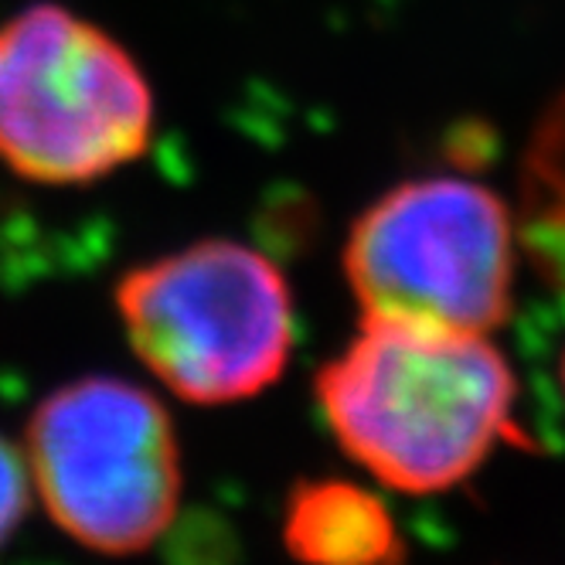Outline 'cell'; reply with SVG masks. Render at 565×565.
Instances as JSON below:
<instances>
[{"instance_id": "obj_9", "label": "cell", "mask_w": 565, "mask_h": 565, "mask_svg": "<svg viewBox=\"0 0 565 565\" xmlns=\"http://www.w3.org/2000/svg\"><path fill=\"white\" fill-rule=\"evenodd\" d=\"M558 388H562V398H565V348L558 354Z\"/></svg>"}, {"instance_id": "obj_6", "label": "cell", "mask_w": 565, "mask_h": 565, "mask_svg": "<svg viewBox=\"0 0 565 565\" xmlns=\"http://www.w3.org/2000/svg\"><path fill=\"white\" fill-rule=\"evenodd\" d=\"M282 548L297 565H406L392 508L344 477L300 480L282 501Z\"/></svg>"}, {"instance_id": "obj_4", "label": "cell", "mask_w": 565, "mask_h": 565, "mask_svg": "<svg viewBox=\"0 0 565 565\" xmlns=\"http://www.w3.org/2000/svg\"><path fill=\"white\" fill-rule=\"evenodd\" d=\"M518 209L463 174L409 178L348 228L341 266L365 320L494 334L514 313Z\"/></svg>"}, {"instance_id": "obj_8", "label": "cell", "mask_w": 565, "mask_h": 565, "mask_svg": "<svg viewBox=\"0 0 565 565\" xmlns=\"http://www.w3.org/2000/svg\"><path fill=\"white\" fill-rule=\"evenodd\" d=\"M28 463L11 443L0 436V545H4L18 524L24 521L28 498H31V483H28Z\"/></svg>"}, {"instance_id": "obj_3", "label": "cell", "mask_w": 565, "mask_h": 565, "mask_svg": "<svg viewBox=\"0 0 565 565\" xmlns=\"http://www.w3.org/2000/svg\"><path fill=\"white\" fill-rule=\"evenodd\" d=\"M113 303L140 365L194 406L256 398L294 358L290 282L235 238H198L127 269Z\"/></svg>"}, {"instance_id": "obj_1", "label": "cell", "mask_w": 565, "mask_h": 565, "mask_svg": "<svg viewBox=\"0 0 565 565\" xmlns=\"http://www.w3.org/2000/svg\"><path fill=\"white\" fill-rule=\"evenodd\" d=\"M313 398L341 454L398 494H447L501 447L529 443L518 375L488 334L361 317Z\"/></svg>"}, {"instance_id": "obj_7", "label": "cell", "mask_w": 565, "mask_h": 565, "mask_svg": "<svg viewBox=\"0 0 565 565\" xmlns=\"http://www.w3.org/2000/svg\"><path fill=\"white\" fill-rule=\"evenodd\" d=\"M514 209L524 256L565 294V89L548 99L521 150Z\"/></svg>"}, {"instance_id": "obj_2", "label": "cell", "mask_w": 565, "mask_h": 565, "mask_svg": "<svg viewBox=\"0 0 565 565\" xmlns=\"http://www.w3.org/2000/svg\"><path fill=\"white\" fill-rule=\"evenodd\" d=\"M157 96L113 31L58 0L0 21V168L38 188H89L153 147Z\"/></svg>"}, {"instance_id": "obj_5", "label": "cell", "mask_w": 565, "mask_h": 565, "mask_svg": "<svg viewBox=\"0 0 565 565\" xmlns=\"http://www.w3.org/2000/svg\"><path fill=\"white\" fill-rule=\"evenodd\" d=\"M24 463L58 529L89 552L137 555L171 529L181 504V443L153 392L86 375L38 402Z\"/></svg>"}]
</instances>
